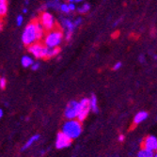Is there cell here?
<instances>
[{
	"label": "cell",
	"mask_w": 157,
	"mask_h": 157,
	"mask_svg": "<svg viewBox=\"0 0 157 157\" xmlns=\"http://www.w3.org/2000/svg\"><path fill=\"white\" fill-rule=\"evenodd\" d=\"M39 138H40V135H34V136H32L30 137L29 139L25 143V145H24V146L22 147L21 150H27L29 147L32 146L33 143H35L37 140H39Z\"/></svg>",
	"instance_id": "7c38bea8"
},
{
	"label": "cell",
	"mask_w": 157,
	"mask_h": 157,
	"mask_svg": "<svg viewBox=\"0 0 157 157\" xmlns=\"http://www.w3.org/2000/svg\"><path fill=\"white\" fill-rule=\"evenodd\" d=\"M119 34V31H117V32H115V33H114V34L112 35V38H114V39H116V37H117V36H118Z\"/></svg>",
	"instance_id": "83f0119b"
},
{
	"label": "cell",
	"mask_w": 157,
	"mask_h": 157,
	"mask_svg": "<svg viewBox=\"0 0 157 157\" xmlns=\"http://www.w3.org/2000/svg\"><path fill=\"white\" fill-rule=\"evenodd\" d=\"M63 26L67 28V30H74V22H71L69 19H64L63 20Z\"/></svg>",
	"instance_id": "ac0fdd59"
},
{
	"label": "cell",
	"mask_w": 157,
	"mask_h": 157,
	"mask_svg": "<svg viewBox=\"0 0 157 157\" xmlns=\"http://www.w3.org/2000/svg\"><path fill=\"white\" fill-rule=\"evenodd\" d=\"M48 47L40 41H37L28 46V52L36 58H46Z\"/></svg>",
	"instance_id": "277c9868"
},
{
	"label": "cell",
	"mask_w": 157,
	"mask_h": 157,
	"mask_svg": "<svg viewBox=\"0 0 157 157\" xmlns=\"http://www.w3.org/2000/svg\"><path fill=\"white\" fill-rule=\"evenodd\" d=\"M3 114H4V112H3V110L0 108V119H2V117H3Z\"/></svg>",
	"instance_id": "f546056e"
},
{
	"label": "cell",
	"mask_w": 157,
	"mask_h": 157,
	"mask_svg": "<svg viewBox=\"0 0 157 157\" xmlns=\"http://www.w3.org/2000/svg\"><path fill=\"white\" fill-rule=\"evenodd\" d=\"M89 9H90L89 4L86 3V4H84V5L82 6V7H80L79 9H78V13H82V14H85V13H87L88 11L89 10Z\"/></svg>",
	"instance_id": "d6986e66"
},
{
	"label": "cell",
	"mask_w": 157,
	"mask_h": 157,
	"mask_svg": "<svg viewBox=\"0 0 157 157\" xmlns=\"http://www.w3.org/2000/svg\"><path fill=\"white\" fill-rule=\"evenodd\" d=\"M2 27H3V24H2V21L0 20V30L2 29Z\"/></svg>",
	"instance_id": "4dcf8cb0"
},
{
	"label": "cell",
	"mask_w": 157,
	"mask_h": 157,
	"mask_svg": "<svg viewBox=\"0 0 157 157\" xmlns=\"http://www.w3.org/2000/svg\"><path fill=\"white\" fill-rule=\"evenodd\" d=\"M142 150H157V138L153 136H147L143 138L141 142Z\"/></svg>",
	"instance_id": "9c48e42d"
},
{
	"label": "cell",
	"mask_w": 157,
	"mask_h": 157,
	"mask_svg": "<svg viewBox=\"0 0 157 157\" xmlns=\"http://www.w3.org/2000/svg\"><path fill=\"white\" fill-rule=\"evenodd\" d=\"M35 24H36V29H37V40L38 41H40L41 39L44 38L46 30L43 27V26L41 25L40 20H35Z\"/></svg>",
	"instance_id": "8fae6325"
},
{
	"label": "cell",
	"mask_w": 157,
	"mask_h": 157,
	"mask_svg": "<svg viewBox=\"0 0 157 157\" xmlns=\"http://www.w3.org/2000/svg\"><path fill=\"white\" fill-rule=\"evenodd\" d=\"M23 13H27V9H24V10H23Z\"/></svg>",
	"instance_id": "1f68e13d"
},
{
	"label": "cell",
	"mask_w": 157,
	"mask_h": 157,
	"mask_svg": "<svg viewBox=\"0 0 157 157\" xmlns=\"http://www.w3.org/2000/svg\"><path fill=\"white\" fill-rule=\"evenodd\" d=\"M7 86V80H6L5 77H0V88L4 89Z\"/></svg>",
	"instance_id": "44dd1931"
},
{
	"label": "cell",
	"mask_w": 157,
	"mask_h": 157,
	"mask_svg": "<svg viewBox=\"0 0 157 157\" xmlns=\"http://www.w3.org/2000/svg\"><path fill=\"white\" fill-rule=\"evenodd\" d=\"M90 105H91V109L93 112L97 113L98 112V107H97V98L94 94L91 95V98H90Z\"/></svg>",
	"instance_id": "2e32d148"
},
{
	"label": "cell",
	"mask_w": 157,
	"mask_h": 157,
	"mask_svg": "<svg viewBox=\"0 0 157 157\" xmlns=\"http://www.w3.org/2000/svg\"><path fill=\"white\" fill-rule=\"evenodd\" d=\"M155 157H157V154H156V155H155Z\"/></svg>",
	"instance_id": "e575fe53"
},
{
	"label": "cell",
	"mask_w": 157,
	"mask_h": 157,
	"mask_svg": "<svg viewBox=\"0 0 157 157\" xmlns=\"http://www.w3.org/2000/svg\"><path fill=\"white\" fill-rule=\"evenodd\" d=\"M72 142V138L68 136L66 134H64L63 132H60L57 134V140H56V147L57 149H64L69 147Z\"/></svg>",
	"instance_id": "ba28073f"
},
{
	"label": "cell",
	"mask_w": 157,
	"mask_h": 157,
	"mask_svg": "<svg viewBox=\"0 0 157 157\" xmlns=\"http://www.w3.org/2000/svg\"><path fill=\"white\" fill-rule=\"evenodd\" d=\"M59 52H60V48H59V47H54V48L48 47V49H47V55H46V59L52 58V57H56L57 55H58Z\"/></svg>",
	"instance_id": "5bb4252c"
},
{
	"label": "cell",
	"mask_w": 157,
	"mask_h": 157,
	"mask_svg": "<svg viewBox=\"0 0 157 157\" xmlns=\"http://www.w3.org/2000/svg\"><path fill=\"white\" fill-rule=\"evenodd\" d=\"M8 13V0H0V18H3Z\"/></svg>",
	"instance_id": "4fadbf2b"
},
{
	"label": "cell",
	"mask_w": 157,
	"mask_h": 157,
	"mask_svg": "<svg viewBox=\"0 0 157 157\" xmlns=\"http://www.w3.org/2000/svg\"><path fill=\"white\" fill-rule=\"evenodd\" d=\"M80 105V109H79V114H78V120L80 122H84L88 115L89 113V110L91 109V105H90V99L88 98H84L81 100V102H79Z\"/></svg>",
	"instance_id": "8992f818"
},
{
	"label": "cell",
	"mask_w": 157,
	"mask_h": 157,
	"mask_svg": "<svg viewBox=\"0 0 157 157\" xmlns=\"http://www.w3.org/2000/svg\"><path fill=\"white\" fill-rule=\"evenodd\" d=\"M40 21L41 23V25H43V27L45 28L46 31H51V30L57 27L56 21L54 19L53 15L49 13H46V11H43V13H41L40 17Z\"/></svg>",
	"instance_id": "5b68a950"
},
{
	"label": "cell",
	"mask_w": 157,
	"mask_h": 157,
	"mask_svg": "<svg viewBox=\"0 0 157 157\" xmlns=\"http://www.w3.org/2000/svg\"><path fill=\"white\" fill-rule=\"evenodd\" d=\"M62 132L71 138H76L80 136L82 132V126L79 120H70L65 122L62 128Z\"/></svg>",
	"instance_id": "3957f363"
},
{
	"label": "cell",
	"mask_w": 157,
	"mask_h": 157,
	"mask_svg": "<svg viewBox=\"0 0 157 157\" xmlns=\"http://www.w3.org/2000/svg\"><path fill=\"white\" fill-rule=\"evenodd\" d=\"M23 21H24V18L22 15H18L17 18H16V23H17V26H21L23 24Z\"/></svg>",
	"instance_id": "7402d4cb"
},
{
	"label": "cell",
	"mask_w": 157,
	"mask_h": 157,
	"mask_svg": "<svg viewBox=\"0 0 157 157\" xmlns=\"http://www.w3.org/2000/svg\"><path fill=\"white\" fill-rule=\"evenodd\" d=\"M39 67H40V64H39L38 62H34V63L32 64V66H31V69H32L33 71H36V70L39 69Z\"/></svg>",
	"instance_id": "cb8c5ba5"
},
{
	"label": "cell",
	"mask_w": 157,
	"mask_h": 157,
	"mask_svg": "<svg viewBox=\"0 0 157 157\" xmlns=\"http://www.w3.org/2000/svg\"><path fill=\"white\" fill-rule=\"evenodd\" d=\"M72 32H74V30H67V34H66V38H65V40L67 41L71 40V36H72Z\"/></svg>",
	"instance_id": "603a6c76"
},
{
	"label": "cell",
	"mask_w": 157,
	"mask_h": 157,
	"mask_svg": "<svg viewBox=\"0 0 157 157\" xmlns=\"http://www.w3.org/2000/svg\"><path fill=\"white\" fill-rule=\"evenodd\" d=\"M120 67H122V62H117L116 64L114 65L113 70H114V71H117V70H119Z\"/></svg>",
	"instance_id": "d4e9b609"
},
{
	"label": "cell",
	"mask_w": 157,
	"mask_h": 157,
	"mask_svg": "<svg viewBox=\"0 0 157 157\" xmlns=\"http://www.w3.org/2000/svg\"><path fill=\"white\" fill-rule=\"evenodd\" d=\"M81 22H82V19H81V18H78V19H77L76 21H74V28H75L76 27H78V26H79Z\"/></svg>",
	"instance_id": "484cf974"
},
{
	"label": "cell",
	"mask_w": 157,
	"mask_h": 157,
	"mask_svg": "<svg viewBox=\"0 0 157 157\" xmlns=\"http://www.w3.org/2000/svg\"><path fill=\"white\" fill-rule=\"evenodd\" d=\"M75 1H76V2H81L82 0H75Z\"/></svg>",
	"instance_id": "836d02e7"
},
{
	"label": "cell",
	"mask_w": 157,
	"mask_h": 157,
	"mask_svg": "<svg viewBox=\"0 0 157 157\" xmlns=\"http://www.w3.org/2000/svg\"><path fill=\"white\" fill-rule=\"evenodd\" d=\"M79 109H80L79 102H77L75 101H71L69 104L66 105L65 117L69 119H74L75 117L78 116V114H79Z\"/></svg>",
	"instance_id": "52a82bcc"
},
{
	"label": "cell",
	"mask_w": 157,
	"mask_h": 157,
	"mask_svg": "<svg viewBox=\"0 0 157 157\" xmlns=\"http://www.w3.org/2000/svg\"><path fill=\"white\" fill-rule=\"evenodd\" d=\"M119 141H123V140H124V136H123V135H120L119 137Z\"/></svg>",
	"instance_id": "f1b7e54d"
},
{
	"label": "cell",
	"mask_w": 157,
	"mask_h": 157,
	"mask_svg": "<svg viewBox=\"0 0 157 157\" xmlns=\"http://www.w3.org/2000/svg\"><path fill=\"white\" fill-rule=\"evenodd\" d=\"M63 39V32L59 27L54 28L51 31H48L43 39V43L50 48L58 47L60 43L62 41Z\"/></svg>",
	"instance_id": "6da1fadb"
},
{
	"label": "cell",
	"mask_w": 157,
	"mask_h": 157,
	"mask_svg": "<svg viewBox=\"0 0 157 157\" xmlns=\"http://www.w3.org/2000/svg\"><path fill=\"white\" fill-rule=\"evenodd\" d=\"M137 157H153V150H142L138 153Z\"/></svg>",
	"instance_id": "e0dca14e"
},
{
	"label": "cell",
	"mask_w": 157,
	"mask_h": 157,
	"mask_svg": "<svg viewBox=\"0 0 157 157\" xmlns=\"http://www.w3.org/2000/svg\"><path fill=\"white\" fill-rule=\"evenodd\" d=\"M22 41H23V43L27 46H29L38 41L35 20L30 22L25 27V29H24L23 34H22Z\"/></svg>",
	"instance_id": "7a4b0ae2"
},
{
	"label": "cell",
	"mask_w": 157,
	"mask_h": 157,
	"mask_svg": "<svg viewBox=\"0 0 157 157\" xmlns=\"http://www.w3.org/2000/svg\"><path fill=\"white\" fill-rule=\"evenodd\" d=\"M69 8H70V10H75V6H74V3L71 2V3L69 4Z\"/></svg>",
	"instance_id": "4316f807"
},
{
	"label": "cell",
	"mask_w": 157,
	"mask_h": 157,
	"mask_svg": "<svg viewBox=\"0 0 157 157\" xmlns=\"http://www.w3.org/2000/svg\"><path fill=\"white\" fill-rule=\"evenodd\" d=\"M21 63L23 65V67H25V68H28V67H31L32 64L34 63L33 61V59L31 57H29V56H24L21 59Z\"/></svg>",
	"instance_id": "9a60e30c"
},
{
	"label": "cell",
	"mask_w": 157,
	"mask_h": 157,
	"mask_svg": "<svg viewBox=\"0 0 157 157\" xmlns=\"http://www.w3.org/2000/svg\"><path fill=\"white\" fill-rule=\"evenodd\" d=\"M68 1H70V2H74V1H75V0H68Z\"/></svg>",
	"instance_id": "d6a6232c"
},
{
	"label": "cell",
	"mask_w": 157,
	"mask_h": 157,
	"mask_svg": "<svg viewBox=\"0 0 157 157\" xmlns=\"http://www.w3.org/2000/svg\"><path fill=\"white\" fill-rule=\"evenodd\" d=\"M60 10L64 13H69L71 11L70 8H69V5H67V4H61L60 5Z\"/></svg>",
	"instance_id": "ffe728a7"
},
{
	"label": "cell",
	"mask_w": 157,
	"mask_h": 157,
	"mask_svg": "<svg viewBox=\"0 0 157 157\" xmlns=\"http://www.w3.org/2000/svg\"><path fill=\"white\" fill-rule=\"evenodd\" d=\"M148 118V113L145 112V111H140L138 112L135 118H134V122H133V124L131 125V128H130V131H132L133 129H135L138 123H140L141 122H143V120H145Z\"/></svg>",
	"instance_id": "30bf717a"
}]
</instances>
